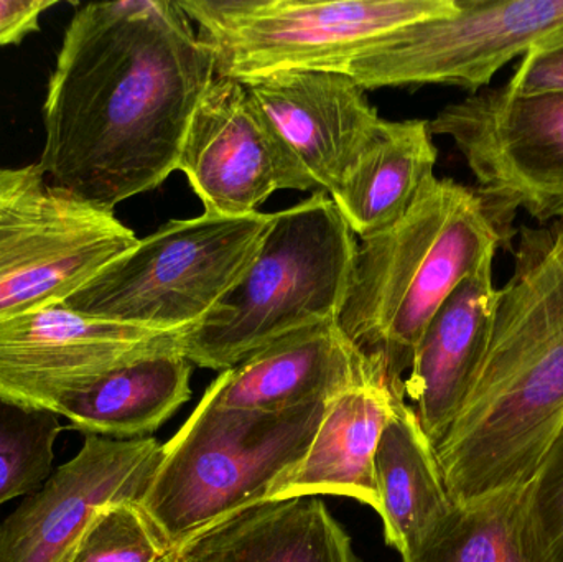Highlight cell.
I'll list each match as a JSON object with an SVG mask.
<instances>
[{"label": "cell", "instance_id": "obj_1", "mask_svg": "<svg viewBox=\"0 0 563 562\" xmlns=\"http://www.w3.org/2000/svg\"><path fill=\"white\" fill-rule=\"evenodd\" d=\"M214 55L174 0L85 3L73 13L43 102L46 180L102 210L177 170Z\"/></svg>", "mask_w": 563, "mask_h": 562}, {"label": "cell", "instance_id": "obj_2", "mask_svg": "<svg viewBox=\"0 0 563 562\" xmlns=\"http://www.w3.org/2000/svg\"><path fill=\"white\" fill-rule=\"evenodd\" d=\"M509 240L476 188L430 178L396 224L361 241L338 327L406 396L404 379L430 320Z\"/></svg>", "mask_w": 563, "mask_h": 562}, {"label": "cell", "instance_id": "obj_3", "mask_svg": "<svg viewBox=\"0 0 563 562\" xmlns=\"http://www.w3.org/2000/svg\"><path fill=\"white\" fill-rule=\"evenodd\" d=\"M479 438L536 464L563 422V218L522 227L515 267L496 289L492 337L465 403Z\"/></svg>", "mask_w": 563, "mask_h": 562}, {"label": "cell", "instance_id": "obj_4", "mask_svg": "<svg viewBox=\"0 0 563 562\" xmlns=\"http://www.w3.org/2000/svg\"><path fill=\"white\" fill-rule=\"evenodd\" d=\"M357 243L324 191L274 213L253 264L177 349L191 365L233 368L282 337L338 322Z\"/></svg>", "mask_w": 563, "mask_h": 562}, {"label": "cell", "instance_id": "obj_5", "mask_svg": "<svg viewBox=\"0 0 563 562\" xmlns=\"http://www.w3.org/2000/svg\"><path fill=\"white\" fill-rule=\"evenodd\" d=\"M327 405L247 411L223 408L203 395L162 445L161 464L139 504L168 550L264 504L274 484L307 454Z\"/></svg>", "mask_w": 563, "mask_h": 562}, {"label": "cell", "instance_id": "obj_6", "mask_svg": "<svg viewBox=\"0 0 563 562\" xmlns=\"http://www.w3.org/2000/svg\"><path fill=\"white\" fill-rule=\"evenodd\" d=\"M274 213L172 220L76 290L65 306L162 333L197 326L253 264Z\"/></svg>", "mask_w": 563, "mask_h": 562}, {"label": "cell", "instance_id": "obj_7", "mask_svg": "<svg viewBox=\"0 0 563 562\" xmlns=\"http://www.w3.org/2000/svg\"><path fill=\"white\" fill-rule=\"evenodd\" d=\"M220 78L341 71L393 30L459 12L456 0H178Z\"/></svg>", "mask_w": 563, "mask_h": 562}, {"label": "cell", "instance_id": "obj_8", "mask_svg": "<svg viewBox=\"0 0 563 562\" xmlns=\"http://www.w3.org/2000/svg\"><path fill=\"white\" fill-rule=\"evenodd\" d=\"M137 241L38 165L0 167V320L65 302Z\"/></svg>", "mask_w": 563, "mask_h": 562}, {"label": "cell", "instance_id": "obj_9", "mask_svg": "<svg viewBox=\"0 0 563 562\" xmlns=\"http://www.w3.org/2000/svg\"><path fill=\"white\" fill-rule=\"evenodd\" d=\"M459 12L393 30L344 73L364 91L455 86L482 91L512 59L563 30V0H456Z\"/></svg>", "mask_w": 563, "mask_h": 562}, {"label": "cell", "instance_id": "obj_10", "mask_svg": "<svg viewBox=\"0 0 563 562\" xmlns=\"http://www.w3.org/2000/svg\"><path fill=\"white\" fill-rule=\"evenodd\" d=\"M429 125L452 139L509 234L518 210L539 224L562 220L563 92L486 88L445 106Z\"/></svg>", "mask_w": 563, "mask_h": 562}, {"label": "cell", "instance_id": "obj_11", "mask_svg": "<svg viewBox=\"0 0 563 562\" xmlns=\"http://www.w3.org/2000/svg\"><path fill=\"white\" fill-rule=\"evenodd\" d=\"M177 170L211 217L257 213L277 190H320L247 86L220 76L191 115Z\"/></svg>", "mask_w": 563, "mask_h": 562}, {"label": "cell", "instance_id": "obj_12", "mask_svg": "<svg viewBox=\"0 0 563 562\" xmlns=\"http://www.w3.org/2000/svg\"><path fill=\"white\" fill-rule=\"evenodd\" d=\"M162 333L65 304L0 320V401L58 416L109 373L170 345Z\"/></svg>", "mask_w": 563, "mask_h": 562}, {"label": "cell", "instance_id": "obj_13", "mask_svg": "<svg viewBox=\"0 0 563 562\" xmlns=\"http://www.w3.org/2000/svg\"><path fill=\"white\" fill-rule=\"evenodd\" d=\"M161 461L155 439L85 436L81 451L0 525V562H73L96 515L141 504Z\"/></svg>", "mask_w": 563, "mask_h": 562}, {"label": "cell", "instance_id": "obj_14", "mask_svg": "<svg viewBox=\"0 0 563 562\" xmlns=\"http://www.w3.org/2000/svg\"><path fill=\"white\" fill-rule=\"evenodd\" d=\"M327 195L379 125L366 91L341 71H279L244 82Z\"/></svg>", "mask_w": 563, "mask_h": 562}, {"label": "cell", "instance_id": "obj_15", "mask_svg": "<svg viewBox=\"0 0 563 562\" xmlns=\"http://www.w3.org/2000/svg\"><path fill=\"white\" fill-rule=\"evenodd\" d=\"M376 365L344 337L338 322L320 323L282 337L224 370L205 396L223 408L284 411L328 403Z\"/></svg>", "mask_w": 563, "mask_h": 562}, {"label": "cell", "instance_id": "obj_16", "mask_svg": "<svg viewBox=\"0 0 563 562\" xmlns=\"http://www.w3.org/2000/svg\"><path fill=\"white\" fill-rule=\"evenodd\" d=\"M495 299L488 264L453 290L413 353L404 392L433 448L445 438L475 385L492 337Z\"/></svg>", "mask_w": 563, "mask_h": 562}, {"label": "cell", "instance_id": "obj_17", "mask_svg": "<svg viewBox=\"0 0 563 562\" xmlns=\"http://www.w3.org/2000/svg\"><path fill=\"white\" fill-rule=\"evenodd\" d=\"M396 399L406 396L390 388L379 363L330 399L307 454L274 484L264 504L331 495L379 511L374 459Z\"/></svg>", "mask_w": 563, "mask_h": 562}, {"label": "cell", "instance_id": "obj_18", "mask_svg": "<svg viewBox=\"0 0 563 562\" xmlns=\"http://www.w3.org/2000/svg\"><path fill=\"white\" fill-rule=\"evenodd\" d=\"M175 553L180 562H357L350 535L314 497L238 511Z\"/></svg>", "mask_w": 563, "mask_h": 562}, {"label": "cell", "instance_id": "obj_19", "mask_svg": "<svg viewBox=\"0 0 563 562\" xmlns=\"http://www.w3.org/2000/svg\"><path fill=\"white\" fill-rule=\"evenodd\" d=\"M429 121H384L328 195L361 241L387 230L409 211L435 177L437 152Z\"/></svg>", "mask_w": 563, "mask_h": 562}, {"label": "cell", "instance_id": "obj_20", "mask_svg": "<svg viewBox=\"0 0 563 562\" xmlns=\"http://www.w3.org/2000/svg\"><path fill=\"white\" fill-rule=\"evenodd\" d=\"M374 469L384 540L402 557L453 507L435 448L406 399L394 401Z\"/></svg>", "mask_w": 563, "mask_h": 562}, {"label": "cell", "instance_id": "obj_21", "mask_svg": "<svg viewBox=\"0 0 563 562\" xmlns=\"http://www.w3.org/2000/svg\"><path fill=\"white\" fill-rule=\"evenodd\" d=\"M194 365L170 345L109 373L69 399L58 416L85 436L142 439L190 399Z\"/></svg>", "mask_w": 563, "mask_h": 562}, {"label": "cell", "instance_id": "obj_22", "mask_svg": "<svg viewBox=\"0 0 563 562\" xmlns=\"http://www.w3.org/2000/svg\"><path fill=\"white\" fill-rule=\"evenodd\" d=\"M402 562H555L529 508V485L486 495L452 510Z\"/></svg>", "mask_w": 563, "mask_h": 562}, {"label": "cell", "instance_id": "obj_23", "mask_svg": "<svg viewBox=\"0 0 563 562\" xmlns=\"http://www.w3.org/2000/svg\"><path fill=\"white\" fill-rule=\"evenodd\" d=\"M59 416L0 401V505L32 495L53 474Z\"/></svg>", "mask_w": 563, "mask_h": 562}, {"label": "cell", "instance_id": "obj_24", "mask_svg": "<svg viewBox=\"0 0 563 562\" xmlns=\"http://www.w3.org/2000/svg\"><path fill=\"white\" fill-rule=\"evenodd\" d=\"M168 551L139 504L124 502L96 515L73 562H158Z\"/></svg>", "mask_w": 563, "mask_h": 562}, {"label": "cell", "instance_id": "obj_25", "mask_svg": "<svg viewBox=\"0 0 563 562\" xmlns=\"http://www.w3.org/2000/svg\"><path fill=\"white\" fill-rule=\"evenodd\" d=\"M532 520L555 562H563V422L529 485Z\"/></svg>", "mask_w": 563, "mask_h": 562}, {"label": "cell", "instance_id": "obj_26", "mask_svg": "<svg viewBox=\"0 0 563 562\" xmlns=\"http://www.w3.org/2000/svg\"><path fill=\"white\" fill-rule=\"evenodd\" d=\"M505 86L519 95L563 92V30L529 49Z\"/></svg>", "mask_w": 563, "mask_h": 562}, {"label": "cell", "instance_id": "obj_27", "mask_svg": "<svg viewBox=\"0 0 563 562\" xmlns=\"http://www.w3.org/2000/svg\"><path fill=\"white\" fill-rule=\"evenodd\" d=\"M55 0H0V46L16 45L40 29V19Z\"/></svg>", "mask_w": 563, "mask_h": 562}, {"label": "cell", "instance_id": "obj_28", "mask_svg": "<svg viewBox=\"0 0 563 562\" xmlns=\"http://www.w3.org/2000/svg\"><path fill=\"white\" fill-rule=\"evenodd\" d=\"M158 562H180V560H178V557H177V553H175V550H170L168 551L167 554H165L164 558H162L161 561Z\"/></svg>", "mask_w": 563, "mask_h": 562}]
</instances>
